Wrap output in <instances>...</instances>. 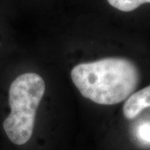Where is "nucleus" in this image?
Here are the masks:
<instances>
[{
    "label": "nucleus",
    "instance_id": "3",
    "mask_svg": "<svg viewBox=\"0 0 150 150\" xmlns=\"http://www.w3.org/2000/svg\"><path fill=\"white\" fill-rule=\"evenodd\" d=\"M150 108V85L134 93L124 103L123 112L128 120H134L144 109Z\"/></svg>",
    "mask_w": 150,
    "mask_h": 150
},
{
    "label": "nucleus",
    "instance_id": "2",
    "mask_svg": "<svg viewBox=\"0 0 150 150\" xmlns=\"http://www.w3.org/2000/svg\"><path fill=\"white\" fill-rule=\"evenodd\" d=\"M40 75L26 73L17 77L8 92L10 113L3 123L7 139L17 147L29 145L34 137L36 112L45 93Z\"/></svg>",
    "mask_w": 150,
    "mask_h": 150
},
{
    "label": "nucleus",
    "instance_id": "4",
    "mask_svg": "<svg viewBox=\"0 0 150 150\" xmlns=\"http://www.w3.org/2000/svg\"><path fill=\"white\" fill-rule=\"evenodd\" d=\"M110 5L123 12H131L144 4H150V0H108Z\"/></svg>",
    "mask_w": 150,
    "mask_h": 150
},
{
    "label": "nucleus",
    "instance_id": "1",
    "mask_svg": "<svg viewBox=\"0 0 150 150\" xmlns=\"http://www.w3.org/2000/svg\"><path fill=\"white\" fill-rule=\"evenodd\" d=\"M71 79L84 98L100 105H114L134 93L140 74L130 59L111 57L76 65Z\"/></svg>",
    "mask_w": 150,
    "mask_h": 150
}]
</instances>
